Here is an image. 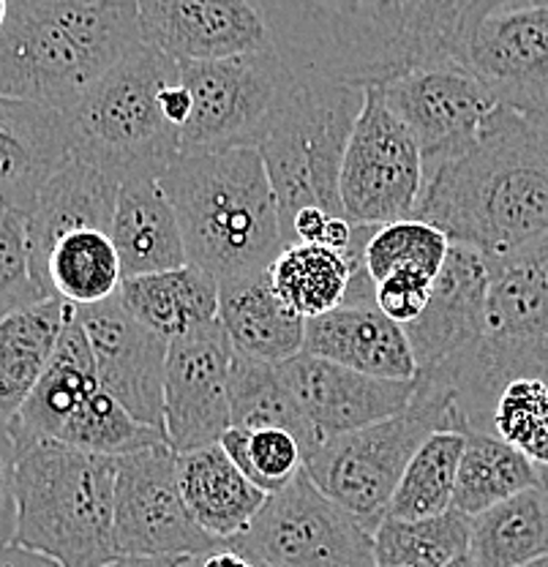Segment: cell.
Instances as JSON below:
<instances>
[{
	"instance_id": "1",
	"label": "cell",
	"mask_w": 548,
	"mask_h": 567,
	"mask_svg": "<svg viewBox=\"0 0 548 567\" xmlns=\"http://www.w3.org/2000/svg\"><path fill=\"white\" fill-rule=\"evenodd\" d=\"M505 257L548 238V115L494 104L458 156L423 173L415 216Z\"/></svg>"
},
{
	"instance_id": "2",
	"label": "cell",
	"mask_w": 548,
	"mask_h": 567,
	"mask_svg": "<svg viewBox=\"0 0 548 567\" xmlns=\"http://www.w3.org/2000/svg\"><path fill=\"white\" fill-rule=\"evenodd\" d=\"M294 69L380 85L406 69L453 61L458 28L492 0H251Z\"/></svg>"
},
{
	"instance_id": "3",
	"label": "cell",
	"mask_w": 548,
	"mask_h": 567,
	"mask_svg": "<svg viewBox=\"0 0 548 567\" xmlns=\"http://www.w3.org/2000/svg\"><path fill=\"white\" fill-rule=\"evenodd\" d=\"M158 186L178 216L186 262L219 284L268 274L285 248L279 205L257 147L178 156Z\"/></svg>"
},
{
	"instance_id": "4",
	"label": "cell",
	"mask_w": 548,
	"mask_h": 567,
	"mask_svg": "<svg viewBox=\"0 0 548 567\" xmlns=\"http://www.w3.org/2000/svg\"><path fill=\"white\" fill-rule=\"evenodd\" d=\"M139 44L134 0H11L0 93L69 110Z\"/></svg>"
},
{
	"instance_id": "5",
	"label": "cell",
	"mask_w": 548,
	"mask_h": 567,
	"mask_svg": "<svg viewBox=\"0 0 548 567\" xmlns=\"http://www.w3.org/2000/svg\"><path fill=\"white\" fill-rule=\"evenodd\" d=\"M488 259L486 330L464 358L417 385L453 395L467 429L486 431L494 395L513 377L548 385V238Z\"/></svg>"
},
{
	"instance_id": "6",
	"label": "cell",
	"mask_w": 548,
	"mask_h": 567,
	"mask_svg": "<svg viewBox=\"0 0 548 567\" xmlns=\"http://www.w3.org/2000/svg\"><path fill=\"white\" fill-rule=\"evenodd\" d=\"M178 82V61L153 47L139 44L123 55L63 110L72 156L117 186L162 175L180 156V128L167 115V96Z\"/></svg>"
},
{
	"instance_id": "7",
	"label": "cell",
	"mask_w": 548,
	"mask_h": 567,
	"mask_svg": "<svg viewBox=\"0 0 548 567\" xmlns=\"http://www.w3.org/2000/svg\"><path fill=\"white\" fill-rule=\"evenodd\" d=\"M117 458L55 440L17 445V546L63 567H102L115 546Z\"/></svg>"
},
{
	"instance_id": "8",
	"label": "cell",
	"mask_w": 548,
	"mask_h": 567,
	"mask_svg": "<svg viewBox=\"0 0 548 567\" xmlns=\"http://www.w3.org/2000/svg\"><path fill=\"white\" fill-rule=\"evenodd\" d=\"M363 102V85L298 69L285 102L257 145L279 205L281 235L294 213L303 208L344 216L339 175Z\"/></svg>"
},
{
	"instance_id": "9",
	"label": "cell",
	"mask_w": 548,
	"mask_h": 567,
	"mask_svg": "<svg viewBox=\"0 0 548 567\" xmlns=\"http://www.w3.org/2000/svg\"><path fill=\"white\" fill-rule=\"evenodd\" d=\"M434 431H467L451 393L417 385L410 406L365 429L330 436L303 456L306 475L365 529L385 522L387 502L406 464Z\"/></svg>"
},
{
	"instance_id": "10",
	"label": "cell",
	"mask_w": 548,
	"mask_h": 567,
	"mask_svg": "<svg viewBox=\"0 0 548 567\" xmlns=\"http://www.w3.org/2000/svg\"><path fill=\"white\" fill-rule=\"evenodd\" d=\"M178 66L192 99L180 156L257 147L298 74L276 50Z\"/></svg>"
},
{
	"instance_id": "11",
	"label": "cell",
	"mask_w": 548,
	"mask_h": 567,
	"mask_svg": "<svg viewBox=\"0 0 548 567\" xmlns=\"http://www.w3.org/2000/svg\"><path fill=\"white\" fill-rule=\"evenodd\" d=\"M227 548L257 567H374V532L317 488L306 470L268 494Z\"/></svg>"
},
{
	"instance_id": "12",
	"label": "cell",
	"mask_w": 548,
	"mask_h": 567,
	"mask_svg": "<svg viewBox=\"0 0 548 567\" xmlns=\"http://www.w3.org/2000/svg\"><path fill=\"white\" fill-rule=\"evenodd\" d=\"M453 61L497 104L548 115V0H492L464 17Z\"/></svg>"
},
{
	"instance_id": "13",
	"label": "cell",
	"mask_w": 548,
	"mask_h": 567,
	"mask_svg": "<svg viewBox=\"0 0 548 567\" xmlns=\"http://www.w3.org/2000/svg\"><path fill=\"white\" fill-rule=\"evenodd\" d=\"M423 192V153L410 128L365 85V102L347 140L339 199L352 227H382L415 216Z\"/></svg>"
},
{
	"instance_id": "14",
	"label": "cell",
	"mask_w": 548,
	"mask_h": 567,
	"mask_svg": "<svg viewBox=\"0 0 548 567\" xmlns=\"http://www.w3.org/2000/svg\"><path fill=\"white\" fill-rule=\"evenodd\" d=\"M115 546L132 557H203L224 548L194 522L167 442L117 458Z\"/></svg>"
},
{
	"instance_id": "15",
	"label": "cell",
	"mask_w": 548,
	"mask_h": 567,
	"mask_svg": "<svg viewBox=\"0 0 548 567\" xmlns=\"http://www.w3.org/2000/svg\"><path fill=\"white\" fill-rule=\"evenodd\" d=\"M423 153V173L458 156L494 110V96L456 61L406 69L374 85Z\"/></svg>"
},
{
	"instance_id": "16",
	"label": "cell",
	"mask_w": 548,
	"mask_h": 567,
	"mask_svg": "<svg viewBox=\"0 0 548 567\" xmlns=\"http://www.w3.org/2000/svg\"><path fill=\"white\" fill-rule=\"evenodd\" d=\"M235 350L219 319L169 339L164 365V440L175 453L216 445L229 429Z\"/></svg>"
},
{
	"instance_id": "17",
	"label": "cell",
	"mask_w": 548,
	"mask_h": 567,
	"mask_svg": "<svg viewBox=\"0 0 548 567\" xmlns=\"http://www.w3.org/2000/svg\"><path fill=\"white\" fill-rule=\"evenodd\" d=\"M102 388L121 401L139 423L164 431V365L169 341L139 322L112 295L96 306L76 309Z\"/></svg>"
},
{
	"instance_id": "18",
	"label": "cell",
	"mask_w": 548,
	"mask_h": 567,
	"mask_svg": "<svg viewBox=\"0 0 548 567\" xmlns=\"http://www.w3.org/2000/svg\"><path fill=\"white\" fill-rule=\"evenodd\" d=\"M143 44L178 63L276 50L251 0H134Z\"/></svg>"
},
{
	"instance_id": "19",
	"label": "cell",
	"mask_w": 548,
	"mask_h": 567,
	"mask_svg": "<svg viewBox=\"0 0 548 567\" xmlns=\"http://www.w3.org/2000/svg\"><path fill=\"white\" fill-rule=\"evenodd\" d=\"M488 279L486 254L451 240L426 306L412 322L402 324L415 358V380L437 374L483 339Z\"/></svg>"
},
{
	"instance_id": "20",
	"label": "cell",
	"mask_w": 548,
	"mask_h": 567,
	"mask_svg": "<svg viewBox=\"0 0 548 567\" xmlns=\"http://www.w3.org/2000/svg\"><path fill=\"white\" fill-rule=\"evenodd\" d=\"M279 371L314 431L317 445L399 415L415 395V380H382L309 352L279 363Z\"/></svg>"
},
{
	"instance_id": "21",
	"label": "cell",
	"mask_w": 548,
	"mask_h": 567,
	"mask_svg": "<svg viewBox=\"0 0 548 567\" xmlns=\"http://www.w3.org/2000/svg\"><path fill=\"white\" fill-rule=\"evenodd\" d=\"M72 158L63 110L0 93V205L25 218L33 199Z\"/></svg>"
},
{
	"instance_id": "22",
	"label": "cell",
	"mask_w": 548,
	"mask_h": 567,
	"mask_svg": "<svg viewBox=\"0 0 548 567\" xmlns=\"http://www.w3.org/2000/svg\"><path fill=\"white\" fill-rule=\"evenodd\" d=\"M300 352L382 380H415V358L404 328L374 303H341L306 319Z\"/></svg>"
},
{
	"instance_id": "23",
	"label": "cell",
	"mask_w": 548,
	"mask_h": 567,
	"mask_svg": "<svg viewBox=\"0 0 548 567\" xmlns=\"http://www.w3.org/2000/svg\"><path fill=\"white\" fill-rule=\"evenodd\" d=\"M117 183L82 158H69L33 199L25 216L31 268L41 284L46 254L66 235L80 229H112ZM44 287V284H41Z\"/></svg>"
},
{
	"instance_id": "24",
	"label": "cell",
	"mask_w": 548,
	"mask_h": 567,
	"mask_svg": "<svg viewBox=\"0 0 548 567\" xmlns=\"http://www.w3.org/2000/svg\"><path fill=\"white\" fill-rule=\"evenodd\" d=\"M110 238L121 257L123 279L188 265L178 216L158 177H134L117 186Z\"/></svg>"
},
{
	"instance_id": "25",
	"label": "cell",
	"mask_w": 548,
	"mask_h": 567,
	"mask_svg": "<svg viewBox=\"0 0 548 567\" xmlns=\"http://www.w3.org/2000/svg\"><path fill=\"white\" fill-rule=\"evenodd\" d=\"M96 388H102V382H99L91 344H87L85 330H82L74 309V317L63 328L61 341H58L44 374L39 377L37 388L9 421L17 445L58 440L69 417Z\"/></svg>"
},
{
	"instance_id": "26",
	"label": "cell",
	"mask_w": 548,
	"mask_h": 567,
	"mask_svg": "<svg viewBox=\"0 0 548 567\" xmlns=\"http://www.w3.org/2000/svg\"><path fill=\"white\" fill-rule=\"evenodd\" d=\"M219 324L235 354L279 365L303 350L306 319L270 287L268 274L219 284Z\"/></svg>"
},
{
	"instance_id": "27",
	"label": "cell",
	"mask_w": 548,
	"mask_h": 567,
	"mask_svg": "<svg viewBox=\"0 0 548 567\" xmlns=\"http://www.w3.org/2000/svg\"><path fill=\"white\" fill-rule=\"evenodd\" d=\"M175 456H178L183 499H186L194 522L214 540L227 546V540L249 527L268 494L259 492L238 470V464L224 453L219 442L175 453Z\"/></svg>"
},
{
	"instance_id": "28",
	"label": "cell",
	"mask_w": 548,
	"mask_h": 567,
	"mask_svg": "<svg viewBox=\"0 0 548 567\" xmlns=\"http://www.w3.org/2000/svg\"><path fill=\"white\" fill-rule=\"evenodd\" d=\"M74 306L46 298L0 319V417L11 421L52 360Z\"/></svg>"
},
{
	"instance_id": "29",
	"label": "cell",
	"mask_w": 548,
	"mask_h": 567,
	"mask_svg": "<svg viewBox=\"0 0 548 567\" xmlns=\"http://www.w3.org/2000/svg\"><path fill=\"white\" fill-rule=\"evenodd\" d=\"M117 300L139 322L169 341L188 330L216 322L219 281L199 268L183 265V268L162 270V274L123 279L117 287Z\"/></svg>"
},
{
	"instance_id": "30",
	"label": "cell",
	"mask_w": 548,
	"mask_h": 567,
	"mask_svg": "<svg viewBox=\"0 0 548 567\" xmlns=\"http://www.w3.org/2000/svg\"><path fill=\"white\" fill-rule=\"evenodd\" d=\"M475 567H524L548 557V486L544 481L469 516Z\"/></svg>"
},
{
	"instance_id": "31",
	"label": "cell",
	"mask_w": 548,
	"mask_h": 567,
	"mask_svg": "<svg viewBox=\"0 0 548 567\" xmlns=\"http://www.w3.org/2000/svg\"><path fill=\"white\" fill-rule=\"evenodd\" d=\"M535 483H540V466H535L524 453L488 431H464L453 511L469 518Z\"/></svg>"
},
{
	"instance_id": "32",
	"label": "cell",
	"mask_w": 548,
	"mask_h": 567,
	"mask_svg": "<svg viewBox=\"0 0 548 567\" xmlns=\"http://www.w3.org/2000/svg\"><path fill=\"white\" fill-rule=\"evenodd\" d=\"M121 281V257L104 229H80L61 238L46 254L41 270L46 295L66 300L74 309L110 300L117 295Z\"/></svg>"
},
{
	"instance_id": "33",
	"label": "cell",
	"mask_w": 548,
	"mask_h": 567,
	"mask_svg": "<svg viewBox=\"0 0 548 567\" xmlns=\"http://www.w3.org/2000/svg\"><path fill=\"white\" fill-rule=\"evenodd\" d=\"M361 265L347 254L320 244H290L268 268V279L281 303L311 319L344 303L352 276Z\"/></svg>"
},
{
	"instance_id": "34",
	"label": "cell",
	"mask_w": 548,
	"mask_h": 567,
	"mask_svg": "<svg viewBox=\"0 0 548 567\" xmlns=\"http://www.w3.org/2000/svg\"><path fill=\"white\" fill-rule=\"evenodd\" d=\"M229 425L238 429H285L303 447V456L317 445L292 390L287 388L279 365L235 354L229 374Z\"/></svg>"
},
{
	"instance_id": "35",
	"label": "cell",
	"mask_w": 548,
	"mask_h": 567,
	"mask_svg": "<svg viewBox=\"0 0 548 567\" xmlns=\"http://www.w3.org/2000/svg\"><path fill=\"white\" fill-rule=\"evenodd\" d=\"M464 451L462 431H434L423 440L406 464L396 492L387 502L385 518L393 522H423L442 516L453 507L458 458Z\"/></svg>"
},
{
	"instance_id": "36",
	"label": "cell",
	"mask_w": 548,
	"mask_h": 567,
	"mask_svg": "<svg viewBox=\"0 0 548 567\" xmlns=\"http://www.w3.org/2000/svg\"><path fill=\"white\" fill-rule=\"evenodd\" d=\"M55 442L99 453V456L121 458L167 440H164V431L139 423L107 390L96 388L69 417Z\"/></svg>"
},
{
	"instance_id": "37",
	"label": "cell",
	"mask_w": 548,
	"mask_h": 567,
	"mask_svg": "<svg viewBox=\"0 0 548 567\" xmlns=\"http://www.w3.org/2000/svg\"><path fill=\"white\" fill-rule=\"evenodd\" d=\"M451 248V238L434 224L421 218L382 224L371 229L363 246V270L371 287L391 274H421L426 279H437L442 262Z\"/></svg>"
},
{
	"instance_id": "38",
	"label": "cell",
	"mask_w": 548,
	"mask_h": 567,
	"mask_svg": "<svg viewBox=\"0 0 548 567\" xmlns=\"http://www.w3.org/2000/svg\"><path fill=\"white\" fill-rule=\"evenodd\" d=\"M469 546V518L458 511L423 522H393L385 518L374 529V565L376 563H421L445 567Z\"/></svg>"
},
{
	"instance_id": "39",
	"label": "cell",
	"mask_w": 548,
	"mask_h": 567,
	"mask_svg": "<svg viewBox=\"0 0 548 567\" xmlns=\"http://www.w3.org/2000/svg\"><path fill=\"white\" fill-rule=\"evenodd\" d=\"M488 434L524 453L535 466H548V385L535 377H513L494 395Z\"/></svg>"
},
{
	"instance_id": "40",
	"label": "cell",
	"mask_w": 548,
	"mask_h": 567,
	"mask_svg": "<svg viewBox=\"0 0 548 567\" xmlns=\"http://www.w3.org/2000/svg\"><path fill=\"white\" fill-rule=\"evenodd\" d=\"M219 445L238 470L265 494L285 488L303 470V447L285 429H238L229 425Z\"/></svg>"
},
{
	"instance_id": "41",
	"label": "cell",
	"mask_w": 548,
	"mask_h": 567,
	"mask_svg": "<svg viewBox=\"0 0 548 567\" xmlns=\"http://www.w3.org/2000/svg\"><path fill=\"white\" fill-rule=\"evenodd\" d=\"M46 298L31 268L25 218L6 210L0 216V319Z\"/></svg>"
},
{
	"instance_id": "42",
	"label": "cell",
	"mask_w": 548,
	"mask_h": 567,
	"mask_svg": "<svg viewBox=\"0 0 548 567\" xmlns=\"http://www.w3.org/2000/svg\"><path fill=\"white\" fill-rule=\"evenodd\" d=\"M434 279L421 274H391L374 284V306L393 322H412L426 306Z\"/></svg>"
},
{
	"instance_id": "43",
	"label": "cell",
	"mask_w": 548,
	"mask_h": 567,
	"mask_svg": "<svg viewBox=\"0 0 548 567\" xmlns=\"http://www.w3.org/2000/svg\"><path fill=\"white\" fill-rule=\"evenodd\" d=\"M17 532V442L9 421L0 417V546Z\"/></svg>"
},
{
	"instance_id": "44",
	"label": "cell",
	"mask_w": 548,
	"mask_h": 567,
	"mask_svg": "<svg viewBox=\"0 0 548 567\" xmlns=\"http://www.w3.org/2000/svg\"><path fill=\"white\" fill-rule=\"evenodd\" d=\"M0 567H63L58 559L46 557V554L33 551V548L17 546V543H6L0 546Z\"/></svg>"
},
{
	"instance_id": "45",
	"label": "cell",
	"mask_w": 548,
	"mask_h": 567,
	"mask_svg": "<svg viewBox=\"0 0 548 567\" xmlns=\"http://www.w3.org/2000/svg\"><path fill=\"white\" fill-rule=\"evenodd\" d=\"M188 557H132V554H117L102 567H183Z\"/></svg>"
},
{
	"instance_id": "46",
	"label": "cell",
	"mask_w": 548,
	"mask_h": 567,
	"mask_svg": "<svg viewBox=\"0 0 548 567\" xmlns=\"http://www.w3.org/2000/svg\"><path fill=\"white\" fill-rule=\"evenodd\" d=\"M197 567H257V565L251 563V559H246L244 554L224 546V548H216V551L197 557Z\"/></svg>"
},
{
	"instance_id": "47",
	"label": "cell",
	"mask_w": 548,
	"mask_h": 567,
	"mask_svg": "<svg viewBox=\"0 0 548 567\" xmlns=\"http://www.w3.org/2000/svg\"><path fill=\"white\" fill-rule=\"evenodd\" d=\"M445 567H475V563H473V557H469V551H464V554H458L456 559H451Z\"/></svg>"
},
{
	"instance_id": "48",
	"label": "cell",
	"mask_w": 548,
	"mask_h": 567,
	"mask_svg": "<svg viewBox=\"0 0 548 567\" xmlns=\"http://www.w3.org/2000/svg\"><path fill=\"white\" fill-rule=\"evenodd\" d=\"M9 9H11V0H0V31H3L6 20H9Z\"/></svg>"
},
{
	"instance_id": "49",
	"label": "cell",
	"mask_w": 548,
	"mask_h": 567,
	"mask_svg": "<svg viewBox=\"0 0 548 567\" xmlns=\"http://www.w3.org/2000/svg\"><path fill=\"white\" fill-rule=\"evenodd\" d=\"M374 567H428V565H421V563H376Z\"/></svg>"
},
{
	"instance_id": "50",
	"label": "cell",
	"mask_w": 548,
	"mask_h": 567,
	"mask_svg": "<svg viewBox=\"0 0 548 567\" xmlns=\"http://www.w3.org/2000/svg\"><path fill=\"white\" fill-rule=\"evenodd\" d=\"M524 567H548V557H546V559H538V563H529V565H524Z\"/></svg>"
},
{
	"instance_id": "51",
	"label": "cell",
	"mask_w": 548,
	"mask_h": 567,
	"mask_svg": "<svg viewBox=\"0 0 548 567\" xmlns=\"http://www.w3.org/2000/svg\"><path fill=\"white\" fill-rule=\"evenodd\" d=\"M183 567H197V557H188L186 563H183Z\"/></svg>"
},
{
	"instance_id": "52",
	"label": "cell",
	"mask_w": 548,
	"mask_h": 567,
	"mask_svg": "<svg viewBox=\"0 0 548 567\" xmlns=\"http://www.w3.org/2000/svg\"><path fill=\"white\" fill-rule=\"evenodd\" d=\"M540 481H544L546 486H548V466H544V470H540Z\"/></svg>"
},
{
	"instance_id": "53",
	"label": "cell",
	"mask_w": 548,
	"mask_h": 567,
	"mask_svg": "<svg viewBox=\"0 0 548 567\" xmlns=\"http://www.w3.org/2000/svg\"><path fill=\"white\" fill-rule=\"evenodd\" d=\"M3 213H6V208H3V205H0V216H3Z\"/></svg>"
}]
</instances>
